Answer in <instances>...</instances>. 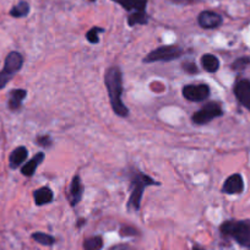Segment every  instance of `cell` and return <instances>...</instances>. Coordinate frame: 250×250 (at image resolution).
<instances>
[{
	"mask_svg": "<svg viewBox=\"0 0 250 250\" xmlns=\"http://www.w3.org/2000/svg\"><path fill=\"white\" fill-rule=\"evenodd\" d=\"M28 151L25 146H20V147L15 148V150L11 152L10 157H9V165H10V168L16 169L18 167H20V166L26 161Z\"/></svg>",
	"mask_w": 250,
	"mask_h": 250,
	"instance_id": "cell-15",
	"label": "cell"
},
{
	"mask_svg": "<svg viewBox=\"0 0 250 250\" xmlns=\"http://www.w3.org/2000/svg\"><path fill=\"white\" fill-rule=\"evenodd\" d=\"M90 1H96V0H90Z\"/></svg>",
	"mask_w": 250,
	"mask_h": 250,
	"instance_id": "cell-31",
	"label": "cell"
},
{
	"mask_svg": "<svg viewBox=\"0 0 250 250\" xmlns=\"http://www.w3.org/2000/svg\"><path fill=\"white\" fill-rule=\"evenodd\" d=\"M112 1L119 4L122 8L129 11V15H130V14L146 13L148 0H112Z\"/></svg>",
	"mask_w": 250,
	"mask_h": 250,
	"instance_id": "cell-12",
	"label": "cell"
},
{
	"mask_svg": "<svg viewBox=\"0 0 250 250\" xmlns=\"http://www.w3.org/2000/svg\"><path fill=\"white\" fill-rule=\"evenodd\" d=\"M201 66L208 73H216L220 68V60L213 54H204L201 57Z\"/></svg>",
	"mask_w": 250,
	"mask_h": 250,
	"instance_id": "cell-17",
	"label": "cell"
},
{
	"mask_svg": "<svg viewBox=\"0 0 250 250\" xmlns=\"http://www.w3.org/2000/svg\"><path fill=\"white\" fill-rule=\"evenodd\" d=\"M184 50L177 45H162L157 49L152 50L144 58V62H172L179 59Z\"/></svg>",
	"mask_w": 250,
	"mask_h": 250,
	"instance_id": "cell-5",
	"label": "cell"
},
{
	"mask_svg": "<svg viewBox=\"0 0 250 250\" xmlns=\"http://www.w3.org/2000/svg\"><path fill=\"white\" fill-rule=\"evenodd\" d=\"M44 158H45V155L43 152L36 153L35 157L31 158L26 165H23V167L21 168V173H22L25 177H32V175L35 174L38 166L44 161Z\"/></svg>",
	"mask_w": 250,
	"mask_h": 250,
	"instance_id": "cell-14",
	"label": "cell"
},
{
	"mask_svg": "<svg viewBox=\"0 0 250 250\" xmlns=\"http://www.w3.org/2000/svg\"><path fill=\"white\" fill-rule=\"evenodd\" d=\"M110 250H133V249H131V247H129V245L126 244H118L110 248Z\"/></svg>",
	"mask_w": 250,
	"mask_h": 250,
	"instance_id": "cell-27",
	"label": "cell"
},
{
	"mask_svg": "<svg viewBox=\"0 0 250 250\" xmlns=\"http://www.w3.org/2000/svg\"><path fill=\"white\" fill-rule=\"evenodd\" d=\"M103 248V239L100 235L91 237L83 242V250H101Z\"/></svg>",
	"mask_w": 250,
	"mask_h": 250,
	"instance_id": "cell-19",
	"label": "cell"
},
{
	"mask_svg": "<svg viewBox=\"0 0 250 250\" xmlns=\"http://www.w3.org/2000/svg\"><path fill=\"white\" fill-rule=\"evenodd\" d=\"M182 95L190 102H201L210 96V87L206 83L187 85L183 87Z\"/></svg>",
	"mask_w": 250,
	"mask_h": 250,
	"instance_id": "cell-7",
	"label": "cell"
},
{
	"mask_svg": "<svg viewBox=\"0 0 250 250\" xmlns=\"http://www.w3.org/2000/svg\"><path fill=\"white\" fill-rule=\"evenodd\" d=\"M221 233L230 237L243 247L250 248V221H226L220 227Z\"/></svg>",
	"mask_w": 250,
	"mask_h": 250,
	"instance_id": "cell-3",
	"label": "cell"
},
{
	"mask_svg": "<svg viewBox=\"0 0 250 250\" xmlns=\"http://www.w3.org/2000/svg\"><path fill=\"white\" fill-rule=\"evenodd\" d=\"M103 32H104V28L92 27L91 30L87 31V33H86V38H87V41L90 43L96 44V43L100 42V33H103Z\"/></svg>",
	"mask_w": 250,
	"mask_h": 250,
	"instance_id": "cell-22",
	"label": "cell"
},
{
	"mask_svg": "<svg viewBox=\"0 0 250 250\" xmlns=\"http://www.w3.org/2000/svg\"><path fill=\"white\" fill-rule=\"evenodd\" d=\"M148 22V15L147 13H140V14H130L128 16V25L129 26H136V25H146Z\"/></svg>",
	"mask_w": 250,
	"mask_h": 250,
	"instance_id": "cell-21",
	"label": "cell"
},
{
	"mask_svg": "<svg viewBox=\"0 0 250 250\" xmlns=\"http://www.w3.org/2000/svg\"><path fill=\"white\" fill-rule=\"evenodd\" d=\"M37 144L42 147H49L52 146V139H50L49 135H41L36 139Z\"/></svg>",
	"mask_w": 250,
	"mask_h": 250,
	"instance_id": "cell-24",
	"label": "cell"
},
{
	"mask_svg": "<svg viewBox=\"0 0 250 250\" xmlns=\"http://www.w3.org/2000/svg\"><path fill=\"white\" fill-rule=\"evenodd\" d=\"M193 250H204V249H201V248H199V247H194Z\"/></svg>",
	"mask_w": 250,
	"mask_h": 250,
	"instance_id": "cell-30",
	"label": "cell"
},
{
	"mask_svg": "<svg viewBox=\"0 0 250 250\" xmlns=\"http://www.w3.org/2000/svg\"><path fill=\"white\" fill-rule=\"evenodd\" d=\"M26 96H27V92L26 90H22V88H18V90H13L10 92V96H9V102L8 105L11 110H18L21 108V104L25 101Z\"/></svg>",
	"mask_w": 250,
	"mask_h": 250,
	"instance_id": "cell-16",
	"label": "cell"
},
{
	"mask_svg": "<svg viewBox=\"0 0 250 250\" xmlns=\"http://www.w3.org/2000/svg\"><path fill=\"white\" fill-rule=\"evenodd\" d=\"M28 13H30V4L26 1H20L10 10V15L13 18H25L28 15Z\"/></svg>",
	"mask_w": 250,
	"mask_h": 250,
	"instance_id": "cell-18",
	"label": "cell"
},
{
	"mask_svg": "<svg viewBox=\"0 0 250 250\" xmlns=\"http://www.w3.org/2000/svg\"><path fill=\"white\" fill-rule=\"evenodd\" d=\"M32 239L36 240L37 243H40L41 245H45V247H50L55 243L54 237L47 234V233L43 232H36L32 234Z\"/></svg>",
	"mask_w": 250,
	"mask_h": 250,
	"instance_id": "cell-20",
	"label": "cell"
},
{
	"mask_svg": "<svg viewBox=\"0 0 250 250\" xmlns=\"http://www.w3.org/2000/svg\"><path fill=\"white\" fill-rule=\"evenodd\" d=\"M183 69H184V70L189 74H198V71H199V69H198V66H196L195 62H184V64H183Z\"/></svg>",
	"mask_w": 250,
	"mask_h": 250,
	"instance_id": "cell-25",
	"label": "cell"
},
{
	"mask_svg": "<svg viewBox=\"0 0 250 250\" xmlns=\"http://www.w3.org/2000/svg\"><path fill=\"white\" fill-rule=\"evenodd\" d=\"M173 3L175 4H193V3H198L200 0H170Z\"/></svg>",
	"mask_w": 250,
	"mask_h": 250,
	"instance_id": "cell-28",
	"label": "cell"
},
{
	"mask_svg": "<svg viewBox=\"0 0 250 250\" xmlns=\"http://www.w3.org/2000/svg\"><path fill=\"white\" fill-rule=\"evenodd\" d=\"M152 185H160V183L140 170L133 169V172L130 173V198L128 201L129 210L138 211L140 208L144 190L147 187H152Z\"/></svg>",
	"mask_w": 250,
	"mask_h": 250,
	"instance_id": "cell-2",
	"label": "cell"
},
{
	"mask_svg": "<svg viewBox=\"0 0 250 250\" xmlns=\"http://www.w3.org/2000/svg\"><path fill=\"white\" fill-rule=\"evenodd\" d=\"M138 234V230L135 229V228L133 227H129V226H125V227H123L122 229H120V235H123V237H128V235H135Z\"/></svg>",
	"mask_w": 250,
	"mask_h": 250,
	"instance_id": "cell-26",
	"label": "cell"
},
{
	"mask_svg": "<svg viewBox=\"0 0 250 250\" xmlns=\"http://www.w3.org/2000/svg\"><path fill=\"white\" fill-rule=\"evenodd\" d=\"M243 190H244V180H243V177L239 173H235V174L228 177L222 187L223 193L229 194V195L240 194L243 193Z\"/></svg>",
	"mask_w": 250,
	"mask_h": 250,
	"instance_id": "cell-9",
	"label": "cell"
},
{
	"mask_svg": "<svg viewBox=\"0 0 250 250\" xmlns=\"http://www.w3.org/2000/svg\"><path fill=\"white\" fill-rule=\"evenodd\" d=\"M83 187L81 183V178L79 175H75L71 180L70 188H69V194H68V200L71 206H76L80 203L81 198H83Z\"/></svg>",
	"mask_w": 250,
	"mask_h": 250,
	"instance_id": "cell-11",
	"label": "cell"
},
{
	"mask_svg": "<svg viewBox=\"0 0 250 250\" xmlns=\"http://www.w3.org/2000/svg\"><path fill=\"white\" fill-rule=\"evenodd\" d=\"M104 83L107 87L109 102L113 112L122 118L129 115V109L122 100L123 95V75L118 66H110L104 75Z\"/></svg>",
	"mask_w": 250,
	"mask_h": 250,
	"instance_id": "cell-1",
	"label": "cell"
},
{
	"mask_svg": "<svg viewBox=\"0 0 250 250\" xmlns=\"http://www.w3.org/2000/svg\"><path fill=\"white\" fill-rule=\"evenodd\" d=\"M223 115V110L217 102H208L191 117V122L196 125H205L211 120Z\"/></svg>",
	"mask_w": 250,
	"mask_h": 250,
	"instance_id": "cell-6",
	"label": "cell"
},
{
	"mask_svg": "<svg viewBox=\"0 0 250 250\" xmlns=\"http://www.w3.org/2000/svg\"><path fill=\"white\" fill-rule=\"evenodd\" d=\"M85 222H86V221L83 220V218H81V220H79V221H78V227H81V226H83V225H85Z\"/></svg>",
	"mask_w": 250,
	"mask_h": 250,
	"instance_id": "cell-29",
	"label": "cell"
},
{
	"mask_svg": "<svg viewBox=\"0 0 250 250\" xmlns=\"http://www.w3.org/2000/svg\"><path fill=\"white\" fill-rule=\"evenodd\" d=\"M223 19L220 14L215 13V11L206 10L200 13V15L198 16V23L200 27L205 28V30H213V28H217L218 26L222 25Z\"/></svg>",
	"mask_w": 250,
	"mask_h": 250,
	"instance_id": "cell-8",
	"label": "cell"
},
{
	"mask_svg": "<svg viewBox=\"0 0 250 250\" xmlns=\"http://www.w3.org/2000/svg\"><path fill=\"white\" fill-rule=\"evenodd\" d=\"M250 64V58L249 57H242L238 58L232 64V69L235 71H242L247 68Z\"/></svg>",
	"mask_w": 250,
	"mask_h": 250,
	"instance_id": "cell-23",
	"label": "cell"
},
{
	"mask_svg": "<svg viewBox=\"0 0 250 250\" xmlns=\"http://www.w3.org/2000/svg\"><path fill=\"white\" fill-rule=\"evenodd\" d=\"M234 95L237 100L250 112V81L240 80L234 86Z\"/></svg>",
	"mask_w": 250,
	"mask_h": 250,
	"instance_id": "cell-10",
	"label": "cell"
},
{
	"mask_svg": "<svg viewBox=\"0 0 250 250\" xmlns=\"http://www.w3.org/2000/svg\"><path fill=\"white\" fill-rule=\"evenodd\" d=\"M23 64L22 55L19 52H11L9 53L8 57L5 58V64H4V69L0 71V90L6 86V83L14 78L18 71L21 70Z\"/></svg>",
	"mask_w": 250,
	"mask_h": 250,
	"instance_id": "cell-4",
	"label": "cell"
},
{
	"mask_svg": "<svg viewBox=\"0 0 250 250\" xmlns=\"http://www.w3.org/2000/svg\"><path fill=\"white\" fill-rule=\"evenodd\" d=\"M33 199H35V204L37 206L47 205V204L52 203L54 199V194H53L52 189L48 187H43L35 190L33 193Z\"/></svg>",
	"mask_w": 250,
	"mask_h": 250,
	"instance_id": "cell-13",
	"label": "cell"
}]
</instances>
